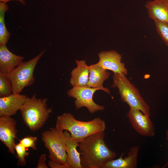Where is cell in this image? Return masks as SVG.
<instances>
[{"mask_svg": "<svg viewBox=\"0 0 168 168\" xmlns=\"http://www.w3.org/2000/svg\"><path fill=\"white\" fill-rule=\"evenodd\" d=\"M104 131L92 135L79 143L82 168H103L114 159L116 153L110 149L105 141Z\"/></svg>", "mask_w": 168, "mask_h": 168, "instance_id": "obj_1", "label": "cell"}, {"mask_svg": "<svg viewBox=\"0 0 168 168\" xmlns=\"http://www.w3.org/2000/svg\"><path fill=\"white\" fill-rule=\"evenodd\" d=\"M55 128L68 131L72 138L79 143L90 136L104 131L106 125L100 117L82 121L77 120L70 113H64L57 117Z\"/></svg>", "mask_w": 168, "mask_h": 168, "instance_id": "obj_2", "label": "cell"}, {"mask_svg": "<svg viewBox=\"0 0 168 168\" xmlns=\"http://www.w3.org/2000/svg\"><path fill=\"white\" fill-rule=\"evenodd\" d=\"M48 99H38L34 94L28 97L20 110L24 123L35 132L40 129L49 118L52 109L48 107Z\"/></svg>", "mask_w": 168, "mask_h": 168, "instance_id": "obj_3", "label": "cell"}, {"mask_svg": "<svg viewBox=\"0 0 168 168\" xmlns=\"http://www.w3.org/2000/svg\"><path fill=\"white\" fill-rule=\"evenodd\" d=\"M126 75L114 73L113 83L111 87H117L122 101L130 108L137 109L150 117V107L141 96L138 89L130 82Z\"/></svg>", "mask_w": 168, "mask_h": 168, "instance_id": "obj_4", "label": "cell"}, {"mask_svg": "<svg viewBox=\"0 0 168 168\" xmlns=\"http://www.w3.org/2000/svg\"><path fill=\"white\" fill-rule=\"evenodd\" d=\"M45 50L30 60L22 61L8 73L12 85V93L20 94L26 87L32 85L35 81L34 72L39 61Z\"/></svg>", "mask_w": 168, "mask_h": 168, "instance_id": "obj_5", "label": "cell"}, {"mask_svg": "<svg viewBox=\"0 0 168 168\" xmlns=\"http://www.w3.org/2000/svg\"><path fill=\"white\" fill-rule=\"evenodd\" d=\"M41 139L47 149L50 160L61 164H68L65 139L63 132L50 128L41 134Z\"/></svg>", "mask_w": 168, "mask_h": 168, "instance_id": "obj_6", "label": "cell"}, {"mask_svg": "<svg viewBox=\"0 0 168 168\" xmlns=\"http://www.w3.org/2000/svg\"><path fill=\"white\" fill-rule=\"evenodd\" d=\"M98 90H100L87 86H73L68 91L67 95L76 99L74 103L77 109L86 107L90 113L93 114L105 109L104 106L97 104L93 100V96Z\"/></svg>", "mask_w": 168, "mask_h": 168, "instance_id": "obj_7", "label": "cell"}, {"mask_svg": "<svg viewBox=\"0 0 168 168\" xmlns=\"http://www.w3.org/2000/svg\"><path fill=\"white\" fill-rule=\"evenodd\" d=\"M127 116L132 126L140 135L152 137L155 134L154 124L149 117L140 110L130 108Z\"/></svg>", "mask_w": 168, "mask_h": 168, "instance_id": "obj_8", "label": "cell"}, {"mask_svg": "<svg viewBox=\"0 0 168 168\" xmlns=\"http://www.w3.org/2000/svg\"><path fill=\"white\" fill-rule=\"evenodd\" d=\"M17 132L16 122L14 118L11 116H0V140L12 154H15Z\"/></svg>", "mask_w": 168, "mask_h": 168, "instance_id": "obj_9", "label": "cell"}, {"mask_svg": "<svg viewBox=\"0 0 168 168\" xmlns=\"http://www.w3.org/2000/svg\"><path fill=\"white\" fill-rule=\"evenodd\" d=\"M98 64L106 70L112 71L114 73L126 75L128 70L124 63L121 62L122 55L114 50L102 51L98 54Z\"/></svg>", "mask_w": 168, "mask_h": 168, "instance_id": "obj_10", "label": "cell"}, {"mask_svg": "<svg viewBox=\"0 0 168 168\" xmlns=\"http://www.w3.org/2000/svg\"><path fill=\"white\" fill-rule=\"evenodd\" d=\"M28 97L25 95L14 93L0 97V116L15 115L18 110H20Z\"/></svg>", "mask_w": 168, "mask_h": 168, "instance_id": "obj_11", "label": "cell"}, {"mask_svg": "<svg viewBox=\"0 0 168 168\" xmlns=\"http://www.w3.org/2000/svg\"><path fill=\"white\" fill-rule=\"evenodd\" d=\"M145 7L149 17L154 22L168 23V0L148 1Z\"/></svg>", "mask_w": 168, "mask_h": 168, "instance_id": "obj_12", "label": "cell"}, {"mask_svg": "<svg viewBox=\"0 0 168 168\" xmlns=\"http://www.w3.org/2000/svg\"><path fill=\"white\" fill-rule=\"evenodd\" d=\"M89 80L86 86L91 88H99L110 94V90L103 86L104 81L108 78L110 73L97 63L89 66Z\"/></svg>", "mask_w": 168, "mask_h": 168, "instance_id": "obj_13", "label": "cell"}, {"mask_svg": "<svg viewBox=\"0 0 168 168\" xmlns=\"http://www.w3.org/2000/svg\"><path fill=\"white\" fill-rule=\"evenodd\" d=\"M139 148L138 146L132 147L130 149L127 156L123 158L124 153H122L118 158L113 159L106 163L103 168H136Z\"/></svg>", "mask_w": 168, "mask_h": 168, "instance_id": "obj_14", "label": "cell"}, {"mask_svg": "<svg viewBox=\"0 0 168 168\" xmlns=\"http://www.w3.org/2000/svg\"><path fill=\"white\" fill-rule=\"evenodd\" d=\"M24 59L22 56L12 53L6 45L0 46V72L9 73Z\"/></svg>", "mask_w": 168, "mask_h": 168, "instance_id": "obj_15", "label": "cell"}, {"mask_svg": "<svg viewBox=\"0 0 168 168\" xmlns=\"http://www.w3.org/2000/svg\"><path fill=\"white\" fill-rule=\"evenodd\" d=\"M63 133L65 139L68 165L70 168H82L80 154L77 149L79 143L72 138L68 131L65 130Z\"/></svg>", "mask_w": 168, "mask_h": 168, "instance_id": "obj_16", "label": "cell"}, {"mask_svg": "<svg viewBox=\"0 0 168 168\" xmlns=\"http://www.w3.org/2000/svg\"><path fill=\"white\" fill-rule=\"evenodd\" d=\"M75 62L77 67L71 73L70 83L73 87L86 86L89 78V66L84 60H76Z\"/></svg>", "mask_w": 168, "mask_h": 168, "instance_id": "obj_17", "label": "cell"}, {"mask_svg": "<svg viewBox=\"0 0 168 168\" xmlns=\"http://www.w3.org/2000/svg\"><path fill=\"white\" fill-rule=\"evenodd\" d=\"M9 10V6L4 2H0V46L6 45L11 34L7 30L5 22V14Z\"/></svg>", "mask_w": 168, "mask_h": 168, "instance_id": "obj_18", "label": "cell"}, {"mask_svg": "<svg viewBox=\"0 0 168 168\" xmlns=\"http://www.w3.org/2000/svg\"><path fill=\"white\" fill-rule=\"evenodd\" d=\"M12 93V83L8 73L0 72V97L7 96Z\"/></svg>", "mask_w": 168, "mask_h": 168, "instance_id": "obj_19", "label": "cell"}, {"mask_svg": "<svg viewBox=\"0 0 168 168\" xmlns=\"http://www.w3.org/2000/svg\"><path fill=\"white\" fill-rule=\"evenodd\" d=\"M15 151L16 153V157L18 159L17 166L22 167L25 166L26 164L25 157L29 154V152L26 151V148L19 143L16 144Z\"/></svg>", "mask_w": 168, "mask_h": 168, "instance_id": "obj_20", "label": "cell"}, {"mask_svg": "<svg viewBox=\"0 0 168 168\" xmlns=\"http://www.w3.org/2000/svg\"><path fill=\"white\" fill-rule=\"evenodd\" d=\"M156 31L168 47V23L154 22Z\"/></svg>", "mask_w": 168, "mask_h": 168, "instance_id": "obj_21", "label": "cell"}, {"mask_svg": "<svg viewBox=\"0 0 168 168\" xmlns=\"http://www.w3.org/2000/svg\"><path fill=\"white\" fill-rule=\"evenodd\" d=\"M37 140L36 137L30 136L25 137L19 141V143L26 148H31L34 150H36L35 143Z\"/></svg>", "mask_w": 168, "mask_h": 168, "instance_id": "obj_22", "label": "cell"}, {"mask_svg": "<svg viewBox=\"0 0 168 168\" xmlns=\"http://www.w3.org/2000/svg\"><path fill=\"white\" fill-rule=\"evenodd\" d=\"M46 155L45 154H42L39 156L37 168H48V167L46 164Z\"/></svg>", "mask_w": 168, "mask_h": 168, "instance_id": "obj_23", "label": "cell"}, {"mask_svg": "<svg viewBox=\"0 0 168 168\" xmlns=\"http://www.w3.org/2000/svg\"><path fill=\"white\" fill-rule=\"evenodd\" d=\"M48 165L51 168H70L68 164H61L52 160L48 162Z\"/></svg>", "mask_w": 168, "mask_h": 168, "instance_id": "obj_24", "label": "cell"}, {"mask_svg": "<svg viewBox=\"0 0 168 168\" xmlns=\"http://www.w3.org/2000/svg\"><path fill=\"white\" fill-rule=\"evenodd\" d=\"M11 1H16L20 2L23 5L25 4V2L24 0H0V2L7 3L8 2Z\"/></svg>", "mask_w": 168, "mask_h": 168, "instance_id": "obj_25", "label": "cell"}, {"mask_svg": "<svg viewBox=\"0 0 168 168\" xmlns=\"http://www.w3.org/2000/svg\"><path fill=\"white\" fill-rule=\"evenodd\" d=\"M166 138L167 140H168V129L166 131ZM168 166V162L163 167V168L166 167V166Z\"/></svg>", "mask_w": 168, "mask_h": 168, "instance_id": "obj_26", "label": "cell"}]
</instances>
